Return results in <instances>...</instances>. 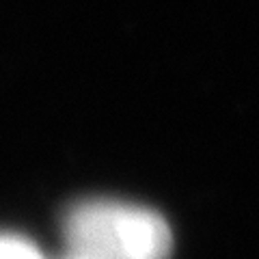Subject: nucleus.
Here are the masks:
<instances>
[{"label": "nucleus", "instance_id": "nucleus-3", "mask_svg": "<svg viewBox=\"0 0 259 259\" xmlns=\"http://www.w3.org/2000/svg\"><path fill=\"white\" fill-rule=\"evenodd\" d=\"M71 259H78V257H71Z\"/></svg>", "mask_w": 259, "mask_h": 259}, {"label": "nucleus", "instance_id": "nucleus-1", "mask_svg": "<svg viewBox=\"0 0 259 259\" xmlns=\"http://www.w3.org/2000/svg\"><path fill=\"white\" fill-rule=\"evenodd\" d=\"M63 236L78 259H168L173 250V233L158 212L112 199L74 205Z\"/></svg>", "mask_w": 259, "mask_h": 259}, {"label": "nucleus", "instance_id": "nucleus-2", "mask_svg": "<svg viewBox=\"0 0 259 259\" xmlns=\"http://www.w3.org/2000/svg\"><path fill=\"white\" fill-rule=\"evenodd\" d=\"M0 259H44L30 242L15 236H0Z\"/></svg>", "mask_w": 259, "mask_h": 259}]
</instances>
